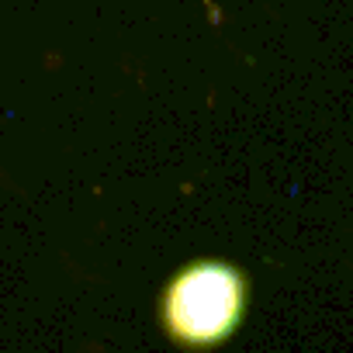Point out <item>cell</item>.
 I'll return each mask as SVG.
<instances>
[{
  "mask_svg": "<svg viewBox=\"0 0 353 353\" xmlns=\"http://www.w3.org/2000/svg\"><path fill=\"white\" fill-rule=\"evenodd\" d=\"M246 308V277L229 263H194L163 294V322L173 339L212 346L236 332Z\"/></svg>",
  "mask_w": 353,
  "mask_h": 353,
  "instance_id": "obj_1",
  "label": "cell"
}]
</instances>
